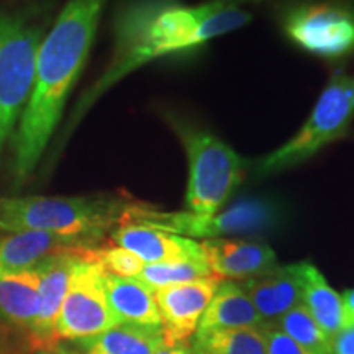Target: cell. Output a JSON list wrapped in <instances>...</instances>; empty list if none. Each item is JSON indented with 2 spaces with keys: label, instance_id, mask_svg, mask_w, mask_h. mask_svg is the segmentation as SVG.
<instances>
[{
  "label": "cell",
  "instance_id": "obj_12",
  "mask_svg": "<svg viewBox=\"0 0 354 354\" xmlns=\"http://www.w3.org/2000/svg\"><path fill=\"white\" fill-rule=\"evenodd\" d=\"M102 241L87 238L61 236L44 232L0 233V274L33 269L43 259L55 254H91Z\"/></svg>",
  "mask_w": 354,
  "mask_h": 354
},
{
  "label": "cell",
  "instance_id": "obj_11",
  "mask_svg": "<svg viewBox=\"0 0 354 354\" xmlns=\"http://www.w3.org/2000/svg\"><path fill=\"white\" fill-rule=\"evenodd\" d=\"M81 258L88 254H55L35 266L38 276V313L35 318L30 344L32 353L51 351L59 346L56 336V322L61 305L68 294L71 274Z\"/></svg>",
  "mask_w": 354,
  "mask_h": 354
},
{
  "label": "cell",
  "instance_id": "obj_25",
  "mask_svg": "<svg viewBox=\"0 0 354 354\" xmlns=\"http://www.w3.org/2000/svg\"><path fill=\"white\" fill-rule=\"evenodd\" d=\"M0 354H33L28 336L0 317Z\"/></svg>",
  "mask_w": 354,
  "mask_h": 354
},
{
  "label": "cell",
  "instance_id": "obj_18",
  "mask_svg": "<svg viewBox=\"0 0 354 354\" xmlns=\"http://www.w3.org/2000/svg\"><path fill=\"white\" fill-rule=\"evenodd\" d=\"M104 281L110 307L122 323L161 326L153 290L140 279L117 277L104 271Z\"/></svg>",
  "mask_w": 354,
  "mask_h": 354
},
{
  "label": "cell",
  "instance_id": "obj_29",
  "mask_svg": "<svg viewBox=\"0 0 354 354\" xmlns=\"http://www.w3.org/2000/svg\"><path fill=\"white\" fill-rule=\"evenodd\" d=\"M154 354H190L189 343L183 344H162Z\"/></svg>",
  "mask_w": 354,
  "mask_h": 354
},
{
  "label": "cell",
  "instance_id": "obj_21",
  "mask_svg": "<svg viewBox=\"0 0 354 354\" xmlns=\"http://www.w3.org/2000/svg\"><path fill=\"white\" fill-rule=\"evenodd\" d=\"M189 346L190 354H266L264 325L202 331L192 336Z\"/></svg>",
  "mask_w": 354,
  "mask_h": 354
},
{
  "label": "cell",
  "instance_id": "obj_14",
  "mask_svg": "<svg viewBox=\"0 0 354 354\" xmlns=\"http://www.w3.org/2000/svg\"><path fill=\"white\" fill-rule=\"evenodd\" d=\"M110 240L138 256L145 264L205 259L201 243L138 223L120 225L110 233Z\"/></svg>",
  "mask_w": 354,
  "mask_h": 354
},
{
  "label": "cell",
  "instance_id": "obj_15",
  "mask_svg": "<svg viewBox=\"0 0 354 354\" xmlns=\"http://www.w3.org/2000/svg\"><path fill=\"white\" fill-rule=\"evenodd\" d=\"M243 290L266 323L276 322L302 304V272L299 264L277 266L263 276L243 281Z\"/></svg>",
  "mask_w": 354,
  "mask_h": 354
},
{
  "label": "cell",
  "instance_id": "obj_8",
  "mask_svg": "<svg viewBox=\"0 0 354 354\" xmlns=\"http://www.w3.org/2000/svg\"><path fill=\"white\" fill-rule=\"evenodd\" d=\"M281 26L310 55L339 59L354 53V6L346 0L292 3L282 12Z\"/></svg>",
  "mask_w": 354,
  "mask_h": 354
},
{
  "label": "cell",
  "instance_id": "obj_31",
  "mask_svg": "<svg viewBox=\"0 0 354 354\" xmlns=\"http://www.w3.org/2000/svg\"><path fill=\"white\" fill-rule=\"evenodd\" d=\"M240 2H248V0H240Z\"/></svg>",
  "mask_w": 354,
  "mask_h": 354
},
{
  "label": "cell",
  "instance_id": "obj_27",
  "mask_svg": "<svg viewBox=\"0 0 354 354\" xmlns=\"http://www.w3.org/2000/svg\"><path fill=\"white\" fill-rule=\"evenodd\" d=\"M331 354H354V325L344 326L331 338Z\"/></svg>",
  "mask_w": 354,
  "mask_h": 354
},
{
  "label": "cell",
  "instance_id": "obj_16",
  "mask_svg": "<svg viewBox=\"0 0 354 354\" xmlns=\"http://www.w3.org/2000/svg\"><path fill=\"white\" fill-rule=\"evenodd\" d=\"M264 322L243 287L234 281H221L198 322L196 333L212 330L258 328Z\"/></svg>",
  "mask_w": 354,
  "mask_h": 354
},
{
  "label": "cell",
  "instance_id": "obj_22",
  "mask_svg": "<svg viewBox=\"0 0 354 354\" xmlns=\"http://www.w3.org/2000/svg\"><path fill=\"white\" fill-rule=\"evenodd\" d=\"M266 325L281 330L312 354H331L330 338L323 333L304 304H299L297 307L290 308L284 315L279 317L276 322L266 323Z\"/></svg>",
  "mask_w": 354,
  "mask_h": 354
},
{
  "label": "cell",
  "instance_id": "obj_6",
  "mask_svg": "<svg viewBox=\"0 0 354 354\" xmlns=\"http://www.w3.org/2000/svg\"><path fill=\"white\" fill-rule=\"evenodd\" d=\"M354 120V76L336 73L330 77L308 120L295 136L256 161L258 176H271L302 165L325 146L343 138Z\"/></svg>",
  "mask_w": 354,
  "mask_h": 354
},
{
  "label": "cell",
  "instance_id": "obj_24",
  "mask_svg": "<svg viewBox=\"0 0 354 354\" xmlns=\"http://www.w3.org/2000/svg\"><path fill=\"white\" fill-rule=\"evenodd\" d=\"M88 259L99 263L105 272L117 277L136 279L145 268V263L138 256H135L125 250V248L117 245H100L92 251Z\"/></svg>",
  "mask_w": 354,
  "mask_h": 354
},
{
  "label": "cell",
  "instance_id": "obj_1",
  "mask_svg": "<svg viewBox=\"0 0 354 354\" xmlns=\"http://www.w3.org/2000/svg\"><path fill=\"white\" fill-rule=\"evenodd\" d=\"M240 0L183 6L177 0H125L113 20V53L102 76L81 97L71 128L115 84L159 57L202 46L251 21Z\"/></svg>",
  "mask_w": 354,
  "mask_h": 354
},
{
  "label": "cell",
  "instance_id": "obj_28",
  "mask_svg": "<svg viewBox=\"0 0 354 354\" xmlns=\"http://www.w3.org/2000/svg\"><path fill=\"white\" fill-rule=\"evenodd\" d=\"M344 310V326L354 325V289H349L342 294Z\"/></svg>",
  "mask_w": 354,
  "mask_h": 354
},
{
  "label": "cell",
  "instance_id": "obj_10",
  "mask_svg": "<svg viewBox=\"0 0 354 354\" xmlns=\"http://www.w3.org/2000/svg\"><path fill=\"white\" fill-rule=\"evenodd\" d=\"M221 279L210 276L154 290L165 344L189 343Z\"/></svg>",
  "mask_w": 354,
  "mask_h": 354
},
{
  "label": "cell",
  "instance_id": "obj_19",
  "mask_svg": "<svg viewBox=\"0 0 354 354\" xmlns=\"http://www.w3.org/2000/svg\"><path fill=\"white\" fill-rule=\"evenodd\" d=\"M300 272H302V304L331 342V338L344 328L342 295L331 289L315 266L300 263Z\"/></svg>",
  "mask_w": 354,
  "mask_h": 354
},
{
  "label": "cell",
  "instance_id": "obj_9",
  "mask_svg": "<svg viewBox=\"0 0 354 354\" xmlns=\"http://www.w3.org/2000/svg\"><path fill=\"white\" fill-rule=\"evenodd\" d=\"M120 323L109 304L102 266L88 258H81L71 274L68 294L57 315V339L82 342Z\"/></svg>",
  "mask_w": 354,
  "mask_h": 354
},
{
  "label": "cell",
  "instance_id": "obj_30",
  "mask_svg": "<svg viewBox=\"0 0 354 354\" xmlns=\"http://www.w3.org/2000/svg\"><path fill=\"white\" fill-rule=\"evenodd\" d=\"M33 354H77V353L68 351V349L57 346L56 349H51V351H38V353H33Z\"/></svg>",
  "mask_w": 354,
  "mask_h": 354
},
{
  "label": "cell",
  "instance_id": "obj_20",
  "mask_svg": "<svg viewBox=\"0 0 354 354\" xmlns=\"http://www.w3.org/2000/svg\"><path fill=\"white\" fill-rule=\"evenodd\" d=\"M86 354H154L165 344L162 326L120 323L104 333L82 339Z\"/></svg>",
  "mask_w": 354,
  "mask_h": 354
},
{
  "label": "cell",
  "instance_id": "obj_3",
  "mask_svg": "<svg viewBox=\"0 0 354 354\" xmlns=\"http://www.w3.org/2000/svg\"><path fill=\"white\" fill-rule=\"evenodd\" d=\"M133 201L115 196L0 198V232H44L104 241Z\"/></svg>",
  "mask_w": 354,
  "mask_h": 354
},
{
  "label": "cell",
  "instance_id": "obj_5",
  "mask_svg": "<svg viewBox=\"0 0 354 354\" xmlns=\"http://www.w3.org/2000/svg\"><path fill=\"white\" fill-rule=\"evenodd\" d=\"M167 122L189 159L185 207L197 215L218 214L245 179L246 162L227 143L185 118L169 113Z\"/></svg>",
  "mask_w": 354,
  "mask_h": 354
},
{
  "label": "cell",
  "instance_id": "obj_23",
  "mask_svg": "<svg viewBox=\"0 0 354 354\" xmlns=\"http://www.w3.org/2000/svg\"><path fill=\"white\" fill-rule=\"evenodd\" d=\"M210 276H214V274H212L205 259H187L174 261V263L145 264L143 271L136 279H140L146 287H149L154 292L162 289V287L184 284V282Z\"/></svg>",
  "mask_w": 354,
  "mask_h": 354
},
{
  "label": "cell",
  "instance_id": "obj_7",
  "mask_svg": "<svg viewBox=\"0 0 354 354\" xmlns=\"http://www.w3.org/2000/svg\"><path fill=\"white\" fill-rule=\"evenodd\" d=\"M277 220L276 207L266 201H245L227 212L197 215L192 212H165L135 202L123 223H138L185 238H221L225 234L254 233L272 227ZM122 223V225H123Z\"/></svg>",
  "mask_w": 354,
  "mask_h": 354
},
{
  "label": "cell",
  "instance_id": "obj_13",
  "mask_svg": "<svg viewBox=\"0 0 354 354\" xmlns=\"http://www.w3.org/2000/svg\"><path fill=\"white\" fill-rule=\"evenodd\" d=\"M212 274L221 281H248L277 268V256L268 245L254 241L212 238L201 241Z\"/></svg>",
  "mask_w": 354,
  "mask_h": 354
},
{
  "label": "cell",
  "instance_id": "obj_26",
  "mask_svg": "<svg viewBox=\"0 0 354 354\" xmlns=\"http://www.w3.org/2000/svg\"><path fill=\"white\" fill-rule=\"evenodd\" d=\"M266 354H312L271 325H264Z\"/></svg>",
  "mask_w": 354,
  "mask_h": 354
},
{
  "label": "cell",
  "instance_id": "obj_17",
  "mask_svg": "<svg viewBox=\"0 0 354 354\" xmlns=\"http://www.w3.org/2000/svg\"><path fill=\"white\" fill-rule=\"evenodd\" d=\"M38 304V276L35 269L0 274V317L28 336V339Z\"/></svg>",
  "mask_w": 354,
  "mask_h": 354
},
{
  "label": "cell",
  "instance_id": "obj_2",
  "mask_svg": "<svg viewBox=\"0 0 354 354\" xmlns=\"http://www.w3.org/2000/svg\"><path fill=\"white\" fill-rule=\"evenodd\" d=\"M107 0H69L39 43L35 82L10 141L15 185L26 183L59 125L66 100L86 64Z\"/></svg>",
  "mask_w": 354,
  "mask_h": 354
},
{
  "label": "cell",
  "instance_id": "obj_4",
  "mask_svg": "<svg viewBox=\"0 0 354 354\" xmlns=\"http://www.w3.org/2000/svg\"><path fill=\"white\" fill-rule=\"evenodd\" d=\"M43 33L41 8H0V161L32 95Z\"/></svg>",
  "mask_w": 354,
  "mask_h": 354
}]
</instances>
